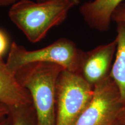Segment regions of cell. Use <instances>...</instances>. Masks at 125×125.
I'll list each match as a JSON object with an SVG mask.
<instances>
[{"instance_id": "obj_1", "label": "cell", "mask_w": 125, "mask_h": 125, "mask_svg": "<svg viewBox=\"0 0 125 125\" xmlns=\"http://www.w3.org/2000/svg\"><path fill=\"white\" fill-rule=\"evenodd\" d=\"M74 7L67 0L42 2L19 0L10 7L8 16L29 41L37 43L44 38L51 29L63 23Z\"/></svg>"}, {"instance_id": "obj_2", "label": "cell", "mask_w": 125, "mask_h": 125, "mask_svg": "<svg viewBox=\"0 0 125 125\" xmlns=\"http://www.w3.org/2000/svg\"><path fill=\"white\" fill-rule=\"evenodd\" d=\"M64 68L49 62H34L15 73L21 85L28 90L37 115L38 125H55L56 85Z\"/></svg>"}, {"instance_id": "obj_3", "label": "cell", "mask_w": 125, "mask_h": 125, "mask_svg": "<svg viewBox=\"0 0 125 125\" xmlns=\"http://www.w3.org/2000/svg\"><path fill=\"white\" fill-rule=\"evenodd\" d=\"M83 52L78 48L74 42L65 38L35 51H28L24 46L13 42L6 64L15 74L22 67L34 62L56 64L64 70L79 74Z\"/></svg>"}, {"instance_id": "obj_4", "label": "cell", "mask_w": 125, "mask_h": 125, "mask_svg": "<svg viewBox=\"0 0 125 125\" xmlns=\"http://www.w3.org/2000/svg\"><path fill=\"white\" fill-rule=\"evenodd\" d=\"M93 86L81 74L64 69L56 85L57 115L54 125H73L91 100Z\"/></svg>"}, {"instance_id": "obj_5", "label": "cell", "mask_w": 125, "mask_h": 125, "mask_svg": "<svg viewBox=\"0 0 125 125\" xmlns=\"http://www.w3.org/2000/svg\"><path fill=\"white\" fill-rule=\"evenodd\" d=\"M91 100L73 125H119L124 105L108 75L93 86Z\"/></svg>"}, {"instance_id": "obj_6", "label": "cell", "mask_w": 125, "mask_h": 125, "mask_svg": "<svg viewBox=\"0 0 125 125\" xmlns=\"http://www.w3.org/2000/svg\"><path fill=\"white\" fill-rule=\"evenodd\" d=\"M116 40L100 45L88 52H83L79 74L94 86L109 75L116 51Z\"/></svg>"}, {"instance_id": "obj_7", "label": "cell", "mask_w": 125, "mask_h": 125, "mask_svg": "<svg viewBox=\"0 0 125 125\" xmlns=\"http://www.w3.org/2000/svg\"><path fill=\"white\" fill-rule=\"evenodd\" d=\"M0 103L9 109H21L32 104L29 92L19 82L7 64L0 59Z\"/></svg>"}, {"instance_id": "obj_8", "label": "cell", "mask_w": 125, "mask_h": 125, "mask_svg": "<svg viewBox=\"0 0 125 125\" xmlns=\"http://www.w3.org/2000/svg\"><path fill=\"white\" fill-rule=\"evenodd\" d=\"M123 0H93L81 6L79 12L86 23L100 32L108 30L114 11Z\"/></svg>"}, {"instance_id": "obj_9", "label": "cell", "mask_w": 125, "mask_h": 125, "mask_svg": "<svg viewBox=\"0 0 125 125\" xmlns=\"http://www.w3.org/2000/svg\"><path fill=\"white\" fill-rule=\"evenodd\" d=\"M117 42L115 60L109 76L118 87L122 103L125 105V22H116Z\"/></svg>"}, {"instance_id": "obj_10", "label": "cell", "mask_w": 125, "mask_h": 125, "mask_svg": "<svg viewBox=\"0 0 125 125\" xmlns=\"http://www.w3.org/2000/svg\"><path fill=\"white\" fill-rule=\"evenodd\" d=\"M9 45V41L4 31L0 30V59L7 52Z\"/></svg>"}, {"instance_id": "obj_11", "label": "cell", "mask_w": 125, "mask_h": 125, "mask_svg": "<svg viewBox=\"0 0 125 125\" xmlns=\"http://www.w3.org/2000/svg\"><path fill=\"white\" fill-rule=\"evenodd\" d=\"M112 19L115 22H125V7L122 4L120 5L116 9L112 15Z\"/></svg>"}, {"instance_id": "obj_12", "label": "cell", "mask_w": 125, "mask_h": 125, "mask_svg": "<svg viewBox=\"0 0 125 125\" xmlns=\"http://www.w3.org/2000/svg\"><path fill=\"white\" fill-rule=\"evenodd\" d=\"M9 107H8L7 105L2 103H0V119L4 117L6 115L9 113Z\"/></svg>"}, {"instance_id": "obj_13", "label": "cell", "mask_w": 125, "mask_h": 125, "mask_svg": "<svg viewBox=\"0 0 125 125\" xmlns=\"http://www.w3.org/2000/svg\"><path fill=\"white\" fill-rule=\"evenodd\" d=\"M19 0H0V7H6L15 4Z\"/></svg>"}, {"instance_id": "obj_14", "label": "cell", "mask_w": 125, "mask_h": 125, "mask_svg": "<svg viewBox=\"0 0 125 125\" xmlns=\"http://www.w3.org/2000/svg\"><path fill=\"white\" fill-rule=\"evenodd\" d=\"M53 1V0H36V1L39 2H46V1ZM67 1H70L72 4L74 5V6L76 5L79 4L80 3V0H67Z\"/></svg>"}, {"instance_id": "obj_15", "label": "cell", "mask_w": 125, "mask_h": 125, "mask_svg": "<svg viewBox=\"0 0 125 125\" xmlns=\"http://www.w3.org/2000/svg\"><path fill=\"white\" fill-rule=\"evenodd\" d=\"M120 125H125V105L123 107L121 114V118H120Z\"/></svg>"}, {"instance_id": "obj_16", "label": "cell", "mask_w": 125, "mask_h": 125, "mask_svg": "<svg viewBox=\"0 0 125 125\" xmlns=\"http://www.w3.org/2000/svg\"><path fill=\"white\" fill-rule=\"evenodd\" d=\"M13 125H26L24 122V121H22L21 119H16L15 122H14Z\"/></svg>"}, {"instance_id": "obj_17", "label": "cell", "mask_w": 125, "mask_h": 125, "mask_svg": "<svg viewBox=\"0 0 125 125\" xmlns=\"http://www.w3.org/2000/svg\"><path fill=\"white\" fill-rule=\"evenodd\" d=\"M0 125H7L5 121H2L0 122Z\"/></svg>"}, {"instance_id": "obj_18", "label": "cell", "mask_w": 125, "mask_h": 125, "mask_svg": "<svg viewBox=\"0 0 125 125\" xmlns=\"http://www.w3.org/2000/svg\"><path fill=\"white\" fill-rule=\"evenodd\" d=\"M122 5H123V6H124V7H125V2H124V3H123H123H122Z\"/></svg>"}, {"instance_id": "obj_19", "label": "cell", "mask_w": 125, "mask_h": 125, "mask_svg": "<svg viewBox=\"0 0 125 125\" xmlns=\"http://www.w3.org/2000/svg\"></svg>"}]
</instances>
